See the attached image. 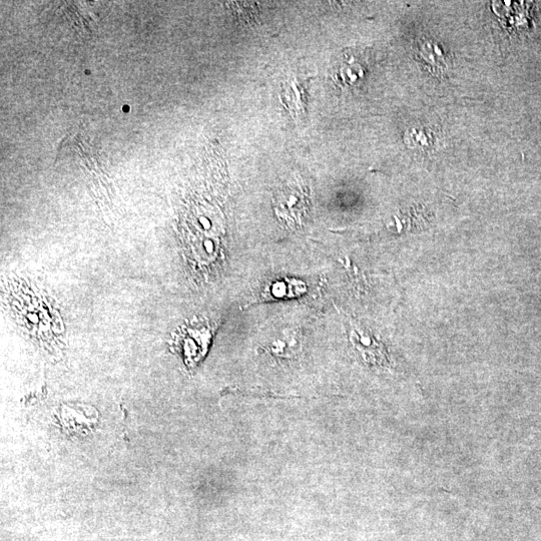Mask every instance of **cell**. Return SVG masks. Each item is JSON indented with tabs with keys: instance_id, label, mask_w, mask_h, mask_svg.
<instances>
[{
	"instance_id": "cell-2",
	"label": "cell",
	"mask_w": 541,
	"mask_h": 541,
	"mask_svg": "<svg viewBox=\"0 0 541 541\" xmlns=\"http://www.w3.org/2000/svg\"><path fill=\"white\" fill-rule=\"evenodd\" d=\"M414 52L417 59L435 77H442L448 70V58L442 47L433 40L419 39Z\"/></svg>"
},
{
	"instance_id": "cell-3",
	"label": "cell",
	"mask_w": 541,
	"mask_h": 541,
	"mask_svg": "<svg viewBox=\"0 0 541 541\" xmlns=\"http://www.w3.org/2000/svg\"><path fill=\"white\" fill-rule=\"evenodd\" d=\"M405 143L409 148L420 152H426L433 147L434 136L428 128L414 127L407 131Z\"/></svg>"
},
{
	"instance_id": "cell-1",
	"label": "cell",
	"mask_w": 541,
	"mask_h": 541,
	"mask_svg": "<svg viewBox=\"0 0 541 541\" xmlns=\"http://www.w3.org/2000/svg\"><path fill=\"white\" fill-rule=\"evenodd\" d=\"M368 65L362 52H345L333 69L332 79L343 90H352L361 86L368 73Z\"/></svg>"
}]
</instances>
